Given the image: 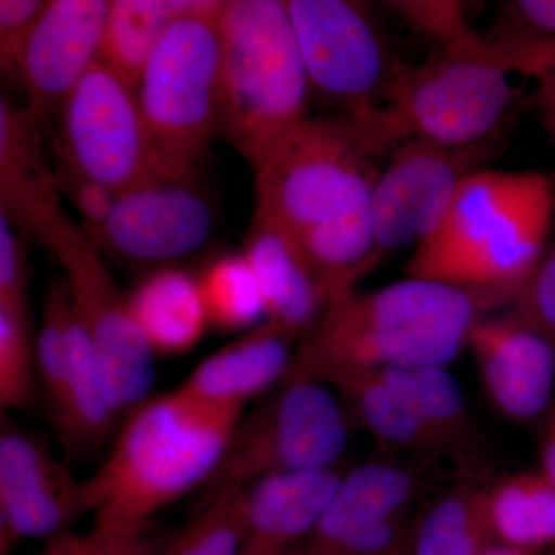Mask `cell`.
Listing matches in <instances>:
<instances>
[{
    "mask_svg": "<svg viewBox=\"0 0 555 555\" xmlns=\"http://www.w3.org/2000/svg\"><path fill=\"white\" fill-rule=\"evenodd\" d=\"M385 155L366 122L310 118L255 173L254 217L281 230L310 264L363 261L374 250L372 193Z\"/></svg>",
    "mask_w": 555,
    "mask_h": 555,
    "instance_id": "obj_1",
    "label": "cell"
},
{
    "mask_svg": "<svg viewBox=\"0 0 555 555\" xmlns=\"http://www.w3.org/2000/svg\"><path fill=\"white\" fill-rule=\"evenodd\" d=\"M491 292L408 280L328 302L301 345L286 379L320 383L343 371L444 367L470 328L496 306Z\"/></svg>",
    "mask_w": 555,
    "mask_h": 555,
    "instance_id": "obj_2",
    "label": "cell"
},
{
    "mask_svg": "<svg viewBox=\"0 0 555 555\" xmlns=\"http://www.w3.org/2000/svg\"><path fill=\"white\" fill-rule=\"evenodd\" d=\"M243 412L199 400L181 387L131 409L104 462L83 480L93 526L149 531L156 514L206 488Z\"/></svg>",
    "mask_w": 555,
    "mask_h": 555,
    "instance_id": "obj_3",
    "label": "cell"
},
{
    "mask_svg": "<svg viewBox=\"0 0 555 555\" xmlns=\"http://www.w3.org/2000/svg\"><path fill=\"white\" fill-rule=\"evenodd\" d=\"M555 40L483 38L473 31L415 67L398 62L385 107L367 124L390 155L406 141L494 145L513 115L514 75L534 78Z\"/></svg>",
    "mask_w": 555,
    "mask_h": 555,
    "instance_id": "obj_4",
    "label": "cell"
},
{
    "mask_svg": "<svg viewBox=\"0 0 555 555\" xmlns=\"http://www.w3.org/2000/svg\"><path fill=\"white\" fill-rule=\"evenodd\" d=\"M554 214V179L543 171H473L436 232L415 248L406 275L491 292L513 305L545 254Z\"/></svg>",
    "mask_w": 555,
    "mask_h": 555,
    "instance_id": "obj_5",
    "label": "cell"
},
{
    "mask_svg": "<svg viewBox=\"0 0 555 555\" xmlns=\"http://www.w3.org/2000/svg\"><path fill=\"white\" fill-rule=\"evenodd\" d=\"M217 134L257 173L310 119V83L283 0H229L221 11Z\"/></svg>",
    "mask_w": 555,
    "mask_h": 555,
    "instance_id": "obj_6",
    "label": "cell"
},
{
    "mask_svg": "<svg viewBox=\"0 0 555 555\" xmlns=\"http://www.w3.org/2000/svg\"><path fill=\"white\" fill-rule=\"evenodd\" d=\"M222 7L219 0H201L198 9L179 17L139 83V105L167 181L192 178L217 134Z\"/></svg>",
    "mask_w": 555,
    "mask_h": 555,
    "instance_id": "obj_7",
    "label": "cell"
},
{
    "mask_svg": "<svg viewBox=\"0 0 555 555\" xmlns=\"http://www.w3.org/2000/svg\"><path fill=\"white\" fill-rule=\"evenodd\" d=\"M347 444L337 398L309 379H286L283 389L243 418L206 489L250 488L262 478L335 467Z\"/></svg>",
    "mask_w": 555,
    "mask_h": 555,
    "instance_id": "obj_8",
    "label": "cell"
},
{
    "mask_svg": "<svg viewBox=\"0 0 555 555\" xmlns=\"http://www.w3.org/2000/svg\"><path fill=\"white\" fill-rule=\"evenodd\" d=\"M310 93L335 115L374 118L385 107L398 61L363 5L347 0H287Z\"/></svg>",
    "mask_w": 555,
    "mask_h": 555,
    "instance_id": "obj_9",
    "label": "cell"
},
{
    "mask_svg": "<svg viewBox=\"0 0 555 555\" xmlns=\"http://www.w3.org/2000/svg\"><path fill=\"white\" fill-rule=\"evenodd\" d=\"M76 169L116 193L167 181L138 94L98 60L61 109V138L51 137Z\"/></svg>",
    "mask_w": 555,
    "mask_h": 555,
    "instance_id": "obj_10",
    "label": "cell"
},
{
    "mask_svg": "<svg viewBox=\"0 0 555 555\" xmlns=\"http://www.w3.org/2000/svg\"><path fill=\"white\" fill-rule=\"evenodd\" d=\"M65 269L73 312L93 343L118 412L147 400L155 383V353L145 341L108 272L100 247L72 218L54 233L49 247Z\"/></svg>",
    "mask_w": 555,
    "mask_h": 555,
    "instance_id": "obj_11",
    "label": "cell"
},
{
    "mask_svg": "<svg viewBox=\"0 0 555 555\" xmlns=\"http://www.w3.org/2000/svg\"><path fill=\"white\" fill-rule=\"evenodd\" d=\"M38 372L51 418L73 454L107 440L118 416L100 358L72 308L67 281H53L43 298Z\"/></svg>",
    "mask_w": 555,
    "mask_h": 555,
    "instance_id": "obj_12",
    "label": "cell"
},
{
    "mask_svg": "<svg viewBox=\"0 0 555 555\" xmlns=\"http://www.w3.org/2000/svg\"><path fill=\"white\" fill-rule=\"evenodd\" d=\"M494 145L454 149L406 141L390 152L372 193L375 268L401 247H418L447 217L463 179L494 156Z\"/></svg>",
    "mask_w": 555,
    "mask_h": 555,
    "instance_id": "obj_13",
    "label": "cell"
},
{
    "mask_svg": "<svg viewBox=\"0 0 555 555\" xmlns=\"http://www.w3.org/2000/svg\"><path fill=\"white\" fill-rule=\"evenodd\" d=\"M82 514L83 480L73 476L49 444L31 434L3 429L0 437V546L25 539L49 542L69 532Z\"/></svg>",
    "mask_w": 555,
    "mask_h": 555,
    "instance_id": "obj_14",
    "label": "cell"
},
{
    "mask_svg": "<svg viewBox=\"0 0 555 555\" xmlns=\"http://www.w3.org/2000/svg\"><path fill=\"white\" fill-rule=\"evenodd\" d=\"M416 478L392 463H366L343 476L299 555H392L401 551L403 516Z\"/></svg>",
    "mask_w": 555,
    "mask_h": 555,
    "instance_id": "obj_15",
    "label": "cell"
},
{
    "mask_svg": "<svg viewBox=\"0 0 555 555\" xmlns=\"http://www.w3.org/2000/svg\"><path fill=\"white\" fill-rule=\"evenodd\" d=\"M215 211L192 178L142 185L122 193L90 238L120 257L164 262L199 250L210 238Z\"/></svg>",
    "mask_w": 555,
    "mask_h": 555,
    "instance_id": "obj_16",
    "label": "cell"
},
{
    "mask_svg": "<svg viewBox=\"0 0 555 555\" xmlns=\"http://www.w3.org/2000/svg\"><path fill=\"white\" fill-rule=\"evenodd\" d=\"M109 5L108 0L47 2L20 64L27 107L42 122L64 107L69 93L100 60Z\"/></svg>",
    "mask_w": 555,
    "mask_h": 555,
    "instance_id": "obj_17",
    "label": "cell"
},
{
    "mask_svg": "<svg viewBox=\"0 0 555 555\" xmlns=\"http://www.w3.org/2000/svg\"><path fill=\"white\" fill-rule=\"evenodd\" d=\"M481 385L492 406L517 422L542 415L553 400L555 349L514 313L483 317L470 328Z\"/></svg>",
    "mask_w": 555,
    "mask_h": 555,
    "instance_id": "obj_18",
    "label": "cell"
},
{
    "mask_svg": "<svg viewBox=\"0 0 555 555\" xmlns=\"http://www.w3.org/2000/svg\"><path fill=\"white\" fill-rule=\"evenodd\" d=\"M43 122L28 107L0 101V214L21 235L49 246L67 219L53 167L43 155Z\"/></svg>",
    "mask_w": 555,
    "mask_h": 555,
    "instance_id": "obj_19",
    "label": "cell"
},
{
    "mask_svg": "<svg viewBox=\"0 0 555 555\" xmlns=\"http://www.w3.org/2000/svg\"><path fill=\"white\" fill-rule=\"evenodd\" d=\"M337 467L262 478L248 488L240 555H299L337 492Z\"/></svg>",
    "mask_w": 555,
    "mask_h": 555,
    "instance_id": "obj_20",
    "label": "cell"
},
{
    "mask_svg": "<svg viewBox=\"0 0 555 555\" xmlns=\"http://www.w3.org/2000/svg\"><path fill=\"white\" fill-rule=\"evenodd\" d=\"M292 339L283 328L264 321L201 361L179 387L208 403L244 408L281 379L286 382L295 360Z\"/></svg>",
    "mask_w": 555,
    "mask_h": 555,
    "instance_id": "obj_21",
    "label": "cell"
},
{
    "mask_svg": "<svg viewBox=\"0 0 555 555\" xmlns=\"http://www.w3.org/2000/svg\"><path fill=\"white\" fill-rule=\"evenodd\" d=\"M243 254L264 299L266 321L301 338L327 306L301 251L281 230L251 217Z\"/></svg>",
    "mask_w": 555,
    "mask_h": 555,
    "instance_id": "obj_22",
    "label": "cell"
},
{
    "mask_svg": "<svg viewBox=\"0 0 555 555\" xmlns=\"http://www.w3.org/2000/svg\"><path fill=\"white\" fill-rule=\"evenodd\" d=\"M127 298L131 317L155 356L189 352L210 326L198 278L184 270H156Z\"/></svg>",
    "mask_w": 555,
    "mask_h": 555,
    "instance_id": "obj_23",
    "label": "cell"
},
{
    "mask_svg": "<svg viewBox=\"0 0 555 555\" xmlns=\"http://www.w3.org/2000/svg\"><path fill=\"white\" fill-rule=\"evenodd\" d=\"M201 0H113L100 61L137 93L150 56L171 25Z\"/></svg>",
    "mask_w": 555,
    "mask_h": 555,
    "instance_id": "obj_24",
    "label": "cell"
},
{
    "mask_svg": "<svg viewBox=\"0 0 555 555\" xmlns=\"http://www.w3.org/2000/svg\"><path fill=\"white\" fill-rule=\"evenodd\" d=\"M492 535L526 551L555 545V486L540 473L505 477L485 491Z\"/></svg>",
    "mask_w": 555,
    "mask_h": 555,
    "instance_id": "obj_25",
    "label": "cell"
},
{
    "mask_svg": "<svg viewBox=\"0 0 555 555\" xmlns=\"http://www.w3.org/2000/svg\"><path fill=\"white\" fill-rule=\"evenodd\" d=\"M320 383L337 387L378 440L415 451L437 449L406 397L378 371L335 372Z\"/></svg>",
    "mask_w": 555,
    "mask_h": 555,
    "instance_id": "obj_26",
    "label": "cell"
},
{
    "mask_svg": "<svg viewBox=\"0 0 555 555\" xmlns=\"http://www.w3.org/2000/svg\"><path fill=\"white\" fill-rule=\"evenodd\" d=\"M400 390L437 449H452L469 436L465 398L459 383L444 367L386 369L378 371Z\"/></svg>",
    "mask_w": 555,
    "mask_h": 555,
    "instance_id": "obj_27",
    "label": "cell"
},
{
    "mask_svg": "<svg viewBox=\"0 0 555 555\" xmlns=\"http://www.w3.org/2000/svg\"><path fill=\"white\" fill-rule=\"evenodd\" d=\"M491 537L485 491L459 489L429 507L416 529L412 555H481Z\"/></svg>",
    "mask_w": 555,
    "mask_h": 555,
    "instance_id": "obj_28",
    "label": "cell"
},
{
    "mask_svg": "<svg viewBox=\"0 0 555 555\" xmlns=\"http://www.w3.org/2000/svg\"><path fill=\"white\" fill-rule=\"evenodd\" d=\"M198 281L211 327L248 332L268 320L257 278L244 254L215 259Z\"/></svg>",
    "mask_w": 555,
    "mask_h": 555,
    "instance_id": "obj_29",
    "label": "cell"
},
{
    "mask_svg": "<svg viewBox=\"0 0 555 555\" xmlns=\"http://www.w3.org/2000/svg\"><path fill=\"white\" fill-rule=\"evenodd\" d=\"M248 488L208 491L198 514L171 537L159 555H240L247 524Z\"/></svg>",
    "mask_w": 555,
    "mask_h": 555,
    "instance_id": "obj_30",
    "label": "cell"
},
{
    "mask_svg": "<svg viewBox=\"0 0 555 555\" xmlns=\"http://www.w3.org/2000/svg\"><path fill=\"white\" fill-rule=\"evenodd\" d=\"M31 318L0 309V406L2 411L30 403L38 371V347Z\"/></svg>",
    "mask_w": 555,
    "mask_h": 555,
    "instance_id": "obj_31",
    "label": "cell"
},
{
    "mask_svg": "<svg viewBox=\"0 0 555 555\" xmlns=\"http://www.w3.org/2000/svg\"><path fill=\"white\" fill-rule=\"evenodd\" d=\"M390 11L403 21L409 30L447 49L473 33L469 3L456 0H403L387 2Z\"/></svg>",
    "mask_w": 555,
    "mask_h": 555,
    "instance_id": "obj_32",
    "label": "cell"
},
{
    "mask_svg": "<svg viewBox=\"0 0 555 555\" xmlns=\"http://www.w3.org/2000/svg\"><path fill=\"white\" fill-rule=\"evenodd\" d=\"M514 315L555 349V241L513 301Z\"/></svg>",
    "mask_w": 555,
    "mask_h": 555,
    "instance_id": "obj_33",
    "label": "cell"
},
{
    "mask_svg": "<svg viewBox=\"0 0 555 555\" xmlns=\"http://www.w3.org/2000/svg\"><path fill=\"white\" fill-rule=\"evenodd\" d=\"M160 547L147 531L93 526L86 534H62L46 542L39 553L30 555H159Z\"/></svg>",
    "mask_w": 555,
    "mask_h": 555,
    "instance_id": "obj_34",
    "label": "cell"
},
{
    "mask_svg": "<svg viewBox=\"0 0 555 555\" xmlns=\"http://www.w3.org/2000/svg\"><path fill=\"white\" fill-rule=\"evenodd\" d=\"M51 145L56 155L53 170L60 193L67 195L73 206L82 215L87 228L83 230L87 235H94L107 221L109 211L119 195L76 169L75 164L64 155L53 139H51Z\"/></svg>",
    "mask_w": 555,
    "mask_h": 555,
    "instance_id": "obj_35",
    "label": "cell"
},
{
    "mask_svg": "<svg viewBox=\"0 0 555 555\" xmlns=\"http://www.w3.org/2000/svg\"><path fill=\"white\" fill-rule=\"evenodd\" d=\"M0 309L31 318L28 301V255L20 233L0 214Z\"/></svg>",
    "mask_w": 555,
    "mask_h": 555,
    "instance_id": "obj_36",
    "label": "cell"
},
{
    "mask_svg": "<svg viewBox=\"0 0 555 555\" xmlns=\"http://www.w3.org/2000/svg\"><path fill=\"white\" fill-rule=\"evenodd\" d=\"M46 7L42 0H0V62L7 72L20 76L22 53Z\"/></svg>",
    "mask_w": 555,
    "mask_h": 555,
    "instance_id": "obj_37",
    "label": "cell"
},
{
    "mask_svg": "<svg viewBox=\"0 0 555 555\" xmlns=\"http://www.w3.org/2000/svg\"><path fill=\"white\" fill-rule=\"evenodd\" d=\"M496 39L555 40V0H518L505 7V28Z\"/></svg>",
    "mask_w": 555,
    "mask_h": 555,
    "instance_id": "obj_38",
    "label": "cell"
},
{
    "mask_svg": "<svg viewBox=\"0 0 555 555\" xmlns=\"http://www.w3.org/2000/svg\"><path fill=\"white\" fill-rule=\"evenodd\" d=\"M532 79L537 83V108L540 109L547 133L555 142V42Z\"/></svg>",
    "mask_w": 555,
    "mask_h": 555,
    "instance_id": "obj_39",
    "label": "cell"
},
{
    "mask_svg": "<svg viewBox=\"0 0 555 555\" xmlns=\"http://www.w3.org/2000/svg\"><path fill=\"white\" fill-rule=\"evenodd\" d=\"M540 474L555 486V409L547 420L540 443Z\"/></svg>",
    "mask_w": 555,
    "mask_h": 555,
    "instance_id": "obj_40",
    "label": "cell"
},
{
    "mask_svg": "<svg viewBox=\"0 0 555 555\" xmlns=\"http://www.w3.org/2000/svg\"><path fill=\"white\" fill-rule=\"evenodd\" d=\"M481 555H529V553H526V551L517 550V547H511L506 545H489L486 547L485 553Z\"/></svg>",
    "mask_w": 555,
    "mask_h": 555,
    "instance_id": "obj_41",
    "label": "cell"
},
{
    "mask_svg": "<svg viewBox=\"0 0 555 555\" xmlns=\"http://www.w3.org/2000/svg\"><path fill=\"white\" fill-rule=\"evenodd\" d=\"M392 555H403V553H401V551H398V553L392 554Z\"/></svg>",
    "mask_w": 555,
    "mask_h": 555,
    "instance_id": "obj_42",
    "label": "cell"
},
{
    "mask_svg": "<svg viewBox=\"0 0 555 555\" xmlns=\"http://www.w3.org/2000/svg\"><path fill=\"white\" fill-rule=\"evenodd\" d=\"M555 555V554H554Z\"/></svg>",
    "mask_w": 555,
    "mask_h": 555,
    "instance_id": "obj_43",
    "label": "cell"
}]
</instances>
